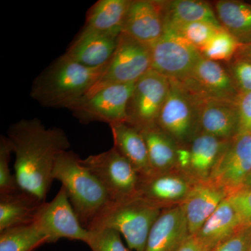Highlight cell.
I'll use <instances>...</instances> for the list:
<instances>
[{
  "label": "cell",
  "instance_id": "cell-1",
  "mask_svg": "<svg viewBox=\"0 0 251 251\" xmlns=\"http://www.w3.org/2000/svg\"><path fill=\"white\" fill-rule=\"evenodd\" d=\"M16 155L15 176L23 191L46 202L57 156L71 148L64 130L46 128L39 119H25L10 126L6 135Z\"/></svg>",
  "mask_w": 251,
  "mask_h": 251
},
{
  "label": "cell",
  "instance_id": "cell-2",
  "mask_svg": "<svg viewBox=\"0 0 251 251\" xmlns=\"http://www.w3.org/2000/svg\"><path fill=\"white\" fill-rule=\"evenodd\" d=\"M106 65L87 67L64 54L36 77L31 97L47 108L69 109L85 97Z\"/></svg>",
  "mask_w": 251,
  "mask_h": 251
},
{
  "label": "cell",
  "instance_id": "cell-3",
  "mask_svg": "<svg viewBox=\"0 0 251 251\" xmlns=\"http://www.w3.org/2000/svg\"><path fill=\"white\" fill-rule=\"evenodd\" d=\"M52 177L65 188L73 208L86 229L111 201L98 179L82 164L78 155L70 150L57 156Z\"/></svg>",
  "mask_w": 251,
  "mask_h": 251
},
{
  "label": "cell",
  "instance_id": "cell-4",
  "mask_svg": "<svg viewBox=\"0 0 251 251\" xmlns=\"http://www.w3.org/2000/svg\"><path fill=\"white\" fill-rule=\"evenodd\" d=\"M161 211L162 208L138 196L110 201L87 229H113L125 237L130 250L145 251L150 230Z\"/></svg>",
  "mask_w": 251,
  "mask_h": 251
},
{
  "label": "cell",
  "instance_id": "cell-5",
  "mask_svg": "<svg viewBox=\"0 0 251 251\" xmlns=\"http://www.w3.org/2000/svg\"><path fill=\"white\" fill-rule=\"evenodd\" d=\"M150 69L151 49L132 36L122 32L119 36L116 49L105 70L82 99L108 86L135 83Z\"/></svg>",
  "mask_w": 251,
  "mask_h": 251
},
{
  "label": "cell",
  "instance_id": "cell-6",
  "mask_svg": "<svg viewBox=\"0 0 251 251\" xmlns=\"http://www.w3.org/2000/svg\"><path fill=\"white\" fill-rule=\"evenodd\" d=\"M202 99L189 92L179 81L170 79V90L157 125L178 144L191 143L199 133Z\"/></svg>",
  "mask_w": 251,
  "mask_h": 251
},
{
  "label": "cell",
  "instance_id": "cell-7",
  "mask_svg": "<svg viewBox=\"0 0 251 251\" xmlns=\"http://www.w3.org/2000/svg\"><path fill=\"white\" fill-rule=\"evenodd\" d=\"M82 163L100 181L111 201L138 196L140 175L114 147L82 159Z\"/></svg>",
  "mask_w": 251,
  "mask_h": 251
},
{
  "label": "cell",
  "instance_id": "cell-8",
  "mask_svg": "<svg viewBox=\"0 0 251 251\" xmlns=\"http://www.w3.org/2000/svg\"><path fill=\"white\" fill-rule=\"evenodd\" d=\"M151 69L178 81L186 78L203 57L196 46L165 23L163 34L151 47Z\"/></svg>",
  "mask_w": 251,
  "mask_h": 251
},
{
  "label": "cell",
  "instance_id": "cell-9",
  "mask_svg": "<svg viewBox=\"0 0 251 251\" xmlns=\"http://www.w3.org/2000/svg\"><path fill=\"white\" fill-rule=\"evenodd\" d=\"M135 83L108 86L81 99L69 108L82 123L101 122L109 126L126 122L127 106Z\"/></svg>",
  "mask_w": 251,
  "mask_h": 251
},
{
  "label": "cell",
  "instance_id": "cell-10",
  "mask_svg": "<svg viewBox=\"0 0 251 251\" xmlns=\"http://www.w3.org/2000/svg\"><path fill=\"white\" fill-rule=\"evenodd\" d=\"M170 90V79L150 69L135 84L127 106L126 122L138 128L157 125Z\"/></svg>",
  "mask_w": 251,
  "mask_h": 251
},
{
  "label": "cell",
  "instance_id": "cell-11",
  "mask_svg": "<svg viewBox=\"0 0 251 251\" xmlns=\"http://www.w3.org/2000/svg\"><path fill=\"white\" fill-rule=\"evenodd\" d=\"M36 221L49 238V244L61 239L76 240L87 244L90 231L80 224L65 188L62 186L50 202L41 207Z\"/></svg>",
  "mask_w": 251,
  "mask_h": 251
},
{
  "label": "cell",
  "instance_id": "cell-12",
  "mask_svg": "<svg viewBox=\"0 0 251 251\" xmlns=\"http://www.w3.org/2000/svg\"><path fill=\"white\" fill-rule=\"evenodd\" d=\"M251 172V133H239L227 142L209 180L229 195L242 188Z\"/></svg>",
  "mask_w": 251,
  "mask_h": 251
},
{
  "label": "cell",
  "instance_id": "cell-13",
  "mask_svg": "<svg viewBox=\"0 0 251 251\" xmlns=\"http://www.w3.org/2000/svg\"><path fill=\"white\" fill-rule=\"evenodd\" d=\"M191 93L202 99L237 101L239 92L228 69L219 62L202 57L191 74L179 81Z\"/></svg>",
  "mask_w": 251,
  "mask_h": 251
},
{
  "label": "cell",
  "instance_id": "cell-14",
  "mask_svg": "<svg viewBox=\"0 0 251 251\" xmlns=\"http://www.w3.org/2000/svg\"><path fill=\"white\" fill-rule=\"evenodd\" d=\"M164 30L163 1H130L123 31L151 49Z\"/></svg>",
  "mask_w": 251,
  "mask_h": 251
},
{
  "label": "cell",
  "instance_id": "cell-15",
  "mask_svg": "<svg viewBox=\"0 0 251 251\" xmlns=\"http://www.w3.org/2000/svg\"><path fill=\"white\" fill-rule=\"evenodd\" d=\"M196 181L185 173H156L140 176L138 197L162 206L174 202L182 203Z\"/></svg>",
  "mask_w": 251,
  "mask_h": 251
},
{
  "label": "cell",
  "instance_id": "cell-16",
  "mask_svg": "<svg viewBox=\"0 0 251 251\" xmlns=\"http://www.w3.org/2000/svg\"><path fill=\"white\" fill-rule=\"evenodd\" d=\"M191 236L182 205L166 208L153 224L145 251H178Z\"/></svg>",
  "mask_w": 251,
  "mask_h": 251
},
{
  "label": "cell",
  "instance_id": "cell-17",
  "mask_svg": "<svg viewBox=\"0 0 251 251\" xmlns=\"http://www.w3.org/2000/svg\"><path fill=\"white\" fill-rule=\"evenodd\" d=\"M119 36L84 27L64 54L85 67H102L111 58Z\"/></svg>",
  "mask_w": 251,
  "mask_h": 251
},
{
  "label": "cell",
  "instance_id": "cell-18",
  "mask_svg": "<svg viewBox=\"0 0 251 251\" xmlns=\"http://www.w3.org/2000/svg\"><path fill=\"white\" fill-rule=\"evenodd\" d=\"M199 133L229 140L239 133L237 101L226 99H202Z\"/></svg>",
  "mask_w": 251,
  "mask_h": 251
},
{
  "label": "cell",
  "instance_id": "cell-19",
  "mask_svg": "<svg viewBox=\"0 0 251 251\" xmlns=\"http://www.w3.org/2000/svg\"><path fill=\"white\" fill-rule=\"evenodd\" d=\"M228 196L226 189L210 180L196 183L187 198L181 203L191 235L201 228Z\"/></svg>",
  "mask_w": 251,
  "mask_h": 251
},
{
  "label": "cell",
  "instance_id": "cell-20",
  "mask_svg": "<svg viewBox=\"0 0 251 251\" xmlns=\"http://www.w3.org/2000/svg\"><path fill=\"white\" fill-rule=\"evenodd\" d=\"M229 140L206 133H198L190 144L185 174L196 182L209 181Z\"/></svg>",
  "mask_w": 251,
  "mask_h": 251
},
{
  "label": "cell",
  "instance_id": "cell-21",
  "mask_svg": "<svg viewBox=\"0 0 251 251\" xmlns=\"http://www.w3.org/2000/svg\"><path fill=\"white\" fill-rule=\"evenodd\" d=\"M114 148L134 167L140 176L152 175L148 148L141 132L126 122L110 125Z\"/></svg>",
  "mask_w": 251,
  "mask_h": 251
},
{
  "label": "cell",
  "instance_id": "cell-22",
  "mask_svg": "<svg viewBox=\"0 0 251 251\" xmlns=\"http://www.w3.org/2000/svg\"><path fill=\"white\" fill-rule=\"evenodd\" d=\"M46 202L21 189L0 194V231L35 222Z\"/></svg>",
  "mask_w": 251,
  "mask_h": 251
},
{
  "label": "cell",
  "instance_id": "cell-23",
  "mask_svg": "<svg viewBox=\"0 0 251 251\" xmlns=\"http://www.w3.org/2000/svg\"><path fill=\"white\" fill-rule=\"evenodd\" d=\"M139 130L146 143L152 174L166 173L178 167L179 144L158 125Z\"/></svg>",
  "mask_w": 251,
  "mask_h": 251
},
{
  "label": "cell",
  "instance_id": "cell-24",
  "mask_svg": "<svg viewBox=\"0 0 251 251\" xmlns=\"http://www.w3.org/2000/svg\"><path fill=\"white\" fill-rule=\"evenodd\" d=\"M242 227L237 211L227 198L193 235L214 249Z\"/></svg>",
  "mask_w": 251,
  "mask_h": 251
},
{
  "label": "cell",
  "instance_id": "cell-25",
  "mask_svg": "<svg viewBox=\"0 0 251 251\" xmlns=\"http://www.w3.org/2000/svg\"><path fill=\"white\" fill-rule=\"evenodd\" d=\"M130 3L129 0H99L89 9L84 27L120 36Z\"/></svg>",
  "mask_w": 251,
  "mask_h": 251
},
{
  "label": "cell",
  "instance_id": "cell-26",
  "mask_svg": "<svg viewBox=\"0 0 251 251\" xmlns=\"http://www.w3.org/2000/svg\"><path fill=\"white\" fill-rule=\"evenodd\" d=\"M164 23L171 26L195 22L211 23L223 27L216 12L206 1L196 0L163 1Z\"/></svg>",
  "mask_w": 251,
  "mask_h": 251
},
{
  "label": "cell",
  "instance_id": "cell-27",
  "mask_svg": "<svg viewBox=\"0 0 251 251\" xmlns=\"http://www.w3.org/2000/svg\"><path fill=\"white\" fill-rule=\"evenodd\" d=\"M215 11L222 27L241 44L251 42V4L221 0L216 1Z\"/></svg>",
  "mask_w": 251,
  "mask_h": 251
},
{
  "label": "cell",
  "instance_id": "cell-28",
  "mask_svg": "<svg viewBox=\"0 0 251 251\" xmlns=\"http://www.w3.org/2000/svg\"><path fill=\"white\" fill-rule=\"evenodd\" d=\"M49 244V238L37 221L0 231V251H34Z\"/></svg>",
  "mask_w": 251,
  "mask_h": 251
},
{
  "label": "cell",
  "instance_id": "cell-29",
  "mask_svg": "<svg viewBox=\"0 0 251 251\" xmlns=\"http://www.w3.org/2000/svg\"><path fill=\"white\" fill-rule=\"evenodd\" d=\"M240 46L237 39L224 28L211 38L201 52L203 57L210 60L231 62Z\"/></svg>",
  "mask_w": 251,
  "mask_h": 251
},
{
  "label": "cell",
  "instance_id": "cell-30",
  "mask_svg": "<svg viewBox=\"0 0 251 251\" xmlns=\"http://www.w3.org/2000/svg\"><path fill=\"white\" fill-rule=\"evenodd\" d=\"M168 26L177 31L200 51L218 31L224 29V27H217L211 23L205 22H195L176 26Z\"/></svg>",
  "mask_w": 251,
  "mask_h": 251
},
{
  "label": "cell",
  "instance_id": "cell-31",
  "mask_svg": "<svg viewBox=\"0 0 251 251\" xmlns=\"http://www.w3.org/2000/svg\"><path fill=\"white\" fill-rule=\"evenodd\" d=\"M13 153L11 143L7 137L0 138V194L14 192L21 189L16 176L11 173L9 162Z\"/></svg>",
  "mask_w": 251,
  "mask_h": 251
},
{
  "label": "cell",
  "instance_id": "cell-32",
  "mask_svg": "<svg viewBox=\"0 0 251 251\" xmlns=\"http://www.w3.org/2000/svg\"><path fill=\"white\" fill-rule=\"evenodd\" d=\"M86 244L92 251H130L122 242L120 234L110 229L90 231Z\"/></svg>",
  "mask_w": 251,
  "mask_h": 251
},
{
  "label": "cell",
  "instance_id": "cell-33",
  "mask_svg": "<svg viewBox=\"0 0 251 251\" xmlns=\"http://www.w3.org/2000/svg\"><path fill=\"white\" fill-rule=\"evenodd\" d=\"M228 70L239 92V97L251 92V62L242 59H233Z\"/></svg>",
  "mask_w": 251,
  "mask_h": 251
},
{
  "label": "cell",
  "instance_id": "cell-34",
  "mask_svg": "<svg viewBox=\"0 0 251 251\" xmlns=\"http://www.w3.org/2000/svg\"><path fill=\"white\" fill-rule=\"evenodd\" d=\"M228 200L243 226L251 225V188L241 189L229 195Z\"/></svg>",
  "mask_w": 251,
  "mask_h": 251
},
{
  "label": "cell",
  "instance_id": "cell-35",
  "mask_svg": "<svg viewBox=\"0 0 251 251\" xmlns=\"http://www.w3.org/2000/svg\"><path fill=\"white\" fill-rule=\"evenodd\" d=\"M251 246V225L246 226L212 251H249Z\"/></svg>",
  "mask_w": 251,
  "mask_h": 251
},
{
  "label": "cell",
  "instance_id": "cell-36",
  "mask_svg": "<svg viewBox=\"0 0 251 251\" xmlns=\"http://www.w3.org/2000/svg\"><path fill=\"white\" fill-rule=\"evenodd\" d=\"M239 133H251V92L240 96L237 100Z\"/></svg>",
  "mask_w": 251,
  "mask_h": 251
},
{
  "label": "cell",
  "instance_id": "cell-37",
  "mask_svg": "<svg viewBox=\"0 0 251 251\" xmlns=\"http://www.w3.org/2000/svg\"><path fill=\"white\" fill-rule=\"evenodd\" d=\"M213 248L202 242L196 236L191 235L178 251H212Z\"/></svg>",
  "mask_w": 251,
  "mask_h": 251
},
{
  "label": "cell",
  "instance_id": "cell-38",
  "mask_svg": "<svg viewBox=\"0 0 251 251\" xmlns=\"http://www.w3.org/2000/svg\"><path fill=\"white\" fill-rule=\"evenodd\" d=\"M234 59H242L251 62V42L247 44H241Z\"/></svg>",
  "mask_w": 251,
  "mask_h": 251
},
{
  "label": "cell",
  "instance_id": "cell-39",
  "mask_svg": "<svg viewBox=\"0 0 251 251\" xmlns=\"http://www.w3.org/2000/svg\"><path fill=\"white\" fill-rule=\"evenodd\" d=\"M249 188H251V172L249 176H248L247 179L244 181L242 188L241 189H249Z\"/></svg>",
  "mask_w": 251,
  "mask_h": 251
},
{
  "label": "cell",
  "instance_id": "cell-40",
  "mask_svg": "<svg viewBox=\"0 0 251 251\" xmlns=\"http://www.w3.org/2000/svg\"><path fill=\"white\" fill-rule=\"evenodd\" d=\"M249 251H251V246L250 249H249Z\"/></svg>",
  "mask_w": 251,
  "mask_h": 251
}]
</instances>
